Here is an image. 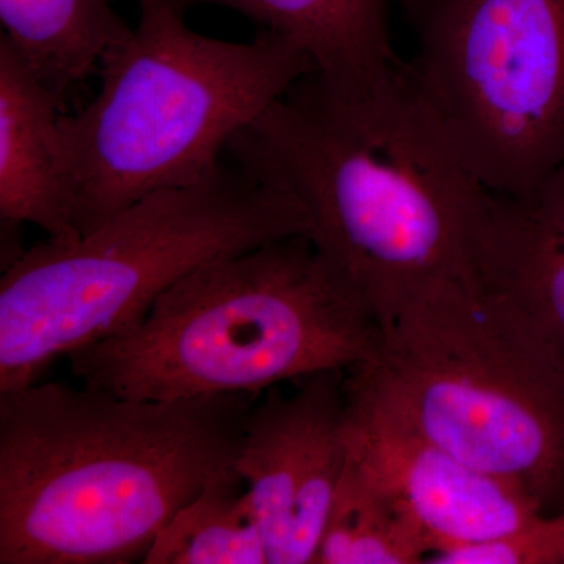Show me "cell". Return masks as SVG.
Returning a JSON list of instances; mask_svg holds the SVG:
<instances>
[{
  "label": "cell",
  "instance_id": "ba28073f",
  "mask_svg": "<svg viewBox=\"0 0 564 564\" xmlns=\"http://www.w3.org/2000/svg\"><path fill=\"white\" fill-rule=\"evenodd\" d=\"M345 370L276 386L248 415L240 477L261 525L269 564H313L347 466Z\"/></svg>",
  "mask_w": 564,
  "mask_h": 564
},
{
  "label": "cell",
  "instance_id": "7a4b0ae2",
  "mask_svg": "<svg viewBox=\"0 0 564 564\" xmlns=\"http://www.w3.org/2000/svg\"><path fill=\"white\" fill-rule=\"evenodd\" d=\"M226 155L278 185L378 322L415 293L480 276L492 193L423 120L402 77L344 104L303 79L237 133Z\"/></svg>",
  "mask_w": 564,
  "mask_h": 564
},
{
  "label": "cell",
  "instance_id": "8992f818",
  "mask_svg": "<svg viewBox=\"0 0 564 564\" xmlns=\"http://www.w3.org/2000/svg\"><path fill=\"white\" fill-rule=\"evenodd\" d=\"M310 231L291 193L221 161L76 239L32 247L0 280V392L39 383L55 359L135 328L206 263Z\"/></svg>",
  "mask_w": 564,
  "mask_h": 564
},
{
  "label": "cell",
  "instance_id": "7c38bea8",
  "mask_svg": "<svg viewBox=\"0 0 564 564\" xmlns=\"http://www.w3.org/2000/svg\"><path fill=\"white\" fill-rule=\"evenodd\" d=\"M61 110L0 36V218L7 229L31 223L51 240L80 236L63 172Z\"/></svg>",
  "mask_w": 564,
  "mask_h": 564
},
{
  "label": "cell",
  "instance_id": "5b68a950",
  "mask_svg": "<svg viewBox=\"0 0 564 564\" xmlns=\"http://www.w3.org/2000/svg\"><path fill=\"white\" fill-rule=\"evenodd\" d=\"M139 7L131 41L99 69L98 95L58 121L79 234L152 193L203 180L237 133L315 73L310 55L278 33L215 40L192 31L173 0Z\"/></svg>",
  "mask_w": 564,
  "mask_h": 564
},
{
  "label": "cell",
  "instance_id": "8fae6325",
  "mask_svg": "<svg viewBox=\"0 0 564 564\" xmlns=\"http://www.w3.org/2000/svg\"><path fill=\"white\" fill-rule=\"evenodd\" d=\"M478 273L564 361V165L524 195H492Z\"/></svg>",
  "mask_w": 564,
  "mask_h": 564
},
{
  "label": "cell",
  "instance_id": "2e32d148",
  "mask_svg": "<svg viewBox=\"0 0 564 564\" xmlns=\"http://www.w3.org/2000/svg\"><path fill=\"white\" fill-rule=\"evenodd\" d=\"M433 564H564V508L491 543L430 556Z\"/></svg>",
  "mask_w": 564,
  "mask_h": 564
},
{
  "label": "cell",
  "instance_id": "4fadbf2b",
  "mask_svg": "<svg viewBox=\"0 0 564 564\" xmlns=\"http://www.w3.org/2000/svg\"><path fill=\"white\" fill-rule=\"evenodd\" d=\"M0 21L2 39L62 104L133 36L107 0H0Z\"/></svg>",
  "mask_w": 564,
  "mask_h": 564
},
{
  "label": "cell",
  "instance_id": "9c48e42d",
  "mask_svg": "<svg viewBox=\"0 0 564 564\" xmlns=\"http://www.w3.org/2000/svg\"><path fill=\"white\" fill-rule=\"evenodd\" d=\"M347 441L352 458L425 534L430 556L502 540L544 514L518 485L470 466L348 397Z\"/></svg>",
  "mask_w": 564,
  "mask_h": 564
},
{
  "label": "cell",
  "instance_id": "9a60e30c",
  "mask_svg": "<svg viewBox=\"0 0 564 564\" xmlns=\"http://www.w3.org/2000/svg\"><path fill=\"white\" fill-rule=\"evenodd\" d=\"M143 563L269 564L250 496L240 484L210 486L163 527Z\"/></svg>",
  "mask_w": 564,
  "mask_h": 564
},
{
  "label": "cell",
  "instance_id": "3957f363",
  "mask_svg": "<svg viewBox=\"0 0 564 564\" xmlns=\"http://www.w3.org/2000/svg\"><path fill=\"white\" fill-rule=\"evenodd\" d=\"M380 322L306 234L218 259L128 333L69 355L82 384L139 400L262 392L377 350Z\"/></svg>",
  "mask_w": 564,
  "mask_h": 564
},
{
  "label": "cell",
  "instance_id": "52a82bcc",
  "mask_svg": "<svg viewBox=\"0 0 564 564\" xmlns=\"http://www.w3.org/2000/svg\"><path fill=\"white\" fill-rule=\"evenodd\" d=\"M404 91L475 180L519 196L564 165V0H399Z\"/></svg>",
  "mask_w": 564,
  "mask_h": 564
},
{
  "label": "cell",
  "instance_id": "6da1fadb",
  "mask_svg": "<svg viewBox=\"0 0 564 564\" xmlns=\"http://www.w3.org/2000/svg\"><path fill=\"white\" fill-rule=\"evenodd\" d=\"M259 393L0 392V564H128L237 463Z\"/></svg>",
  "mask_w": 564,
  "mask_h": 564
},
{
  "label": "cell",
  "instance_id": "5bb4252c",
  "mask_svg": "<svg viewBox=\"0 0 564 564\" xmlns=\"http://www.w3.org/2000/svg\"><path fill=\"white\" fill-rule=\"evenodd\" d=\"M432 554V544L399 500L348 452L315 563L417 564Z\"/></svg>",
  "mask_w": 564,
  "mask_h": 564
},
{
  "label": "cell",
  "instance_id": "277c9868",
  "mask_svg": "<svg viewBox=\"0 0 564 564\" xmlns=\"http://www.w3.org/2000/svg\"><path fill=\"white\" fill-rule=\"evenodd\" d=\"M345 393L430 443L564 508V361L480 276L430 285L380 323Z\"/></svg>",
  "mask_w": 564,
  "mask_h": 564
},
{
  "label": "cell",
  "instance_id": "30bf717a",
  "mask_svg": "<svg viewBox=\"0 0 564 564\" xmlns=\"http://www.w3.org/2000/svg\"><path fill=\"white\" fill-rule=\"evenodd\" d=\"M181 11L228 7L284 36L310 55L315 90L334 102L351 101L388 87L403 63L392 50L393 0H173Z\"/></svg>",
  "mask_w": 564,
  "mask_h": 564
}]
</instances>
